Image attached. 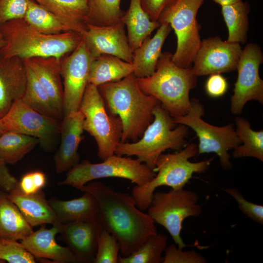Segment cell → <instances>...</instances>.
<instances>
[{"instance_id":"60d3db41","label":"cell","mask_w":263,"mask_h":263,"mask_svg":"<svg viewBox=\"0 0 263 263\" xmlns=\"http://www.w3.org/2000/svg\"><path fill=\"white\" fill-rule=\"evenodd\" d=\"M228 83L220 74L210 75L205 84V90L210 97L216 98L224 95L227 92Z\"/></svg>"},{"instance_id":"836d02e7","label":"cell","mask_w":263,"mask_h":263,"mask_svg":"<svg viewBox=\"0 0 263 263\" xmlns=\"http://www.w3.org/2000/svg\"><path fill=\"white\" fill-rule=\"evenodd\" d=\"M120 2L121 0H88L87 24L109 26L122 22L124 11Z\"/></svg>"},{"instance_id":"4fadbf2b","label":"cell","mask_w":263,"mask_h":263,"mask_svg":"<svg viewBox=\"0 0 263 263\" xmlns=\"http://www.w3.org/2000/svg\"><path fill=\"white\" fill-rule=\"evenodd\" d=\"M1 119L7 131L37 138L44 150L52 148L59 134L58 120L32 109L21 99L15 101Z\"/></svg>"},{"instance_id":"4dcf8cb0","label":"cell","mask_w":263,"mask_h":263,"mask_svg":"<svg viewBox=\"0 0 263 263\" xmlns=\"http://www.w3.org/2000/svg\"><path fill=\"white\" fill-rule=\"evenodd\" d=\"M235 132L241 144L234 149L232 156L235 158L252 157L263 161V131L253 130L245 118H235Z\"/></svg>"},{"instance_id":"b9f144b4","label":"cell","mask_w":263,"mask_h":263,"mask_svg":"<svg viewBox=\"0 0 263 263\" xmlns=\"http://www.w3.org/2000/svg\"><path fill=\"white\" fill-rule=\"evenodd\" d=\"M175 0H140L141 6L152 21H158L162 12Z\"/></svg>"},{"instance_id":"f35d334b","label":"cell","mask_w":263,"mask_h":263,"mask_svg":"<svg viewBox=\"0 0 263 263\" xmlns=\"http://www.w3.org/2000/svg\"><path fill=\"white\" fill-rule=\"evenodd\" d=\"M163 263H206V259L194 250H183L175 245L167 246Z\"/></svg>"},{"instance_id":"d4e9b609","label":"cell","mask_w":263,"mask_h":263,"mask_svg":"<svg viewBox=\"0 0 263 263\" xmlns=\"http://www.w3.org/2000/svg\"><path fill=\"white\" fill-rule=\"evenodd\" d=\"M122 21L127 27L128 42L132 52L160 25L158 21L150 19L142 8L140 0H130Z\"/></svg>"},{"instance_id":"9c48e42d","label":"cell","mask_w":263,"mask_h":263,"mask_svg":"<svg viewBox=\"0 0 263 263\" xmlns=\"http://www.w3.org/2000/svg\"><path fill=\"white\" fill-rule=\"evenodd\" d=\"M204 0H175L160 15L158 21L169 23L177 37V47L172 55L179 67L191 66L199 47L200 25L196 17Z\"/></svg>"},{"instance_id":"2e32d148","label":"cell","mask_w":263,"mask_h":263,"mask_svg":"<svg viewBox=\"0 0 263 263\" xmlns=\"http://www.w3.org/2000/svg\"><path fill=\"white\" fill-rule=\"evenodd\" d=\"M87 26L82 38L94 59L109 55L132 63V52L123 22L109 26L87 24Z\"/></svg>"},{"instance_id":"7bdbcfd3","label":"cell","mask_w":263,"mask_h":263,"mask_svg":"<svg viewBox=\"0 0 263 263\" xmlns=\"http://www.w3.org/2000/svg\"><path fill=\"white\" fill-rule=\"evenodd\" d=\"M18 181L9 172L6 164L0 160V190L10 192L17 187Z\"/></svg>"},{"instance_id":"e575fe53","label":"cell","mask_w":263,"mask_h":263,"mask_svg":"<svg viewBox=\"0 0 263 263\" xmlns=\"http://www.w3.org/2000/svg\"><path fill=\"white\" fill-rule=\"evenodd\" d=\"M167 237L157 233L149 237L132 254L126 257H119L120 263H160L163 258L162 254L167 247Z\"/></svg>"},{"instance_id":"44dd1931","label":"cell","mask_w":263,"mask_h":263,"mask_svg":"<svg viewBox=\"0 0 263 263\" xmlns=\"http://www.w3.org/2000/svg\"><path fill=\"white\" fill-rule=\"evenodd\" d=\"M62 59L63 58L49 56L35 57L23 60L36 75L55 108L63 116Z\"/></svg>"},{"instance_id":"8992f818","label":"cell","mask_w":263,"mask_h":263,"mask_svg":"<svg viewBox=\"0 0 263 263\" xmlns=\"http://www.w3.org/2000/svg\"><path fill=\"white\" fill-rule=\"evenodd\" d=\"M197 154V146L190 143L177 152L160 154L153 169L157 173L154 178L141 186L135 185L132 189V195L137 207L142 211L147 209L157 188L165 186L173 189L183 188L194 173L206 172L212 158L198 162L189 161Z\"/></svg>"},{"instance_id":"603a6c76","label":"cell","mask_w":263,"mask_h":263,"mask_svg":"<svg viewBox=\"0 0 263 263\" xmlns=\"http://www.w3.org/2000/svg\"><path fill=\"white\" fill-rule=\"evenodd\" d=\"M171 30L169 23H161L153 37L146 38L132 52L133 73L137 78L148 77L154 73L162 48Z\"/></svg>"},{"instance_id":"9a60e30c","label":"cell","mask_w":263,"mask_h":263,"mask_svg":"<svg viewBox=\"0 0 263 263\" xmlns=\"http://www.w3.org/2000/svg\"><path fill=\"white\" fill-rule=\"evenodd\" d=\"M242 49L241 44L223 40L219 37L201 40L192 68L197 76L236 70Z\"/></svg>"},{"instance_id":"7402d4cb","label":"cell","mask_w":263,"mask_h":263,"mask_svg":"<svg viewBox=\"0 0 263 263\" xmlns=\"http://www.w3.org/2000/svg\"><path fill=\"white\" fill-rule=\"evenodd\" d=\"M8 196L32 227L60 223L41 190L34 194H26L17 186L8 193Z\"/></svg>"},{"instance_id":"8d00e7d4","label":"cell","mask_w":263,"mask_h":263,"mask_svg":"<svg viewBox=\"0 0 263 263\" xmlns=\"http://www.w3.org/2000/svg\"><path fill=\"white\" fill-rule=\"evenodd\" d=\"M119 250L115 237L104 229L99 238L94 263H117Z\"/></svg>"},{"instance_id":"277c9868","label":"cell","mask_w":263,"mask_h":263,"mask_svg":"<svg viewBox=\"0 0 263 263\" xmlns=\"http://www.w3.org/2000/svg\"><path fill=\"white\" fill-rule=\"evenodd\" d=\"M173 54L162 53L156 70L151 75L137 78L142 91L155 97L171 117L186 114L191 106L190 91L197 85V76L192 66L182 68L172 60Z\"/></svg>"},{"instance_id":"52a82bcc","label":"cell","mask_w":263,"mask_h":263,"mask_svg":"<svg viewBox=\"0 0 263 263\" xmlns=\"http://www.w3.org/2000/svg\"><path fill=\"white\" fill-rule=\"evenodd\" d=\"M155 175V172L138 159L114 154L99 163L83 160L68 170L65 179L58 185H69L80 190L93 180L117 177L141 186L152 180Z\"/></svg>"},{"instance_id":"1f68e13d","label":"cell","mask_w":263,"mask_h":263,"mask_svg":"<svg viewBox=\"0 0 263 263\" xmlns=\"http://www.w3.org/2000/svg\"><path fill=\"white\" fill-rule=\"evenodd\" d=\"M38 144L39 140L36 137L6 131L0 135V160L15 164Z\"/></svg>"},{"instance_id":"7c38bea8","label":"cell","mask_w":263,"mask_h":263,"mask_svg":"<svg viewBox=\"0 0 263 263\" xmlns=\"http://www.w3.org/2000/svg\"><path fill=\"white\" fill-rule=\"evenodd\" d=\"M263 62L260 46L247 44L242 50L237 68L238 76L231 97L230 110L240 114L245 104L256 100L263 104V80L259 75V67Z\"/></svg>"},{"instance_id":"cb8c5ba5","label":"cell","mask_w":263,"mask_h":263,"mask_svg":"<svg viewBox=\"0 0 263 263\" xmlns=\"http://www.w3.org/2000/svg\"><path fill=\"white\" fill-rule=\"evenodd\" d=\"M77 198L63 201L51 198L48 202L59 222L90 221L97 219L98 206L94 197L84 191Z\"/></svg>"},{"instance_id":"74e56055","label":"cell","mask_w":263,"mask_h":263,"mask_svg":"<svg viewBox=\"0 0 263 263\" xmlns=\"http://www.w3.org/2000/svg\"><path fill=\"white\" fill-rule=\"evenodd\" d=\"M224 190L236 201L239 209L245 216L260 225L263 224L262 205L247 201L236 188H226Z\"/></svg>"},{"instance_id":"f6af8a7d","label":"cell","mask_w":263,"mask_h":263,"mask_svg":"<svg viewBox=\"0 0 263 263\" xmlns=\"http://www.w3.org/2000/svg\"><path fill=\"white\" fill-rule=\"evenodd\" d=\"M31 173L36 186L39 190H41L46 184L45 174L40 171H34Z\"/></svg>"},{"instance_id":"3957f363","label":"cell","mask_w":263,"mask_h":263,"mask_svg":"<svg viewBox=\"0 0 263 263\" xmlns=\"http://www.w3.org/2000/svg\"><path fill=\"white\" fill-rule=\"evenodd\" d=\"M5 40L0 57L18 56L23 59L35 57L63 58L72 53L82 39V34L67 31L58 34L42 33L23 19L11 20L0 25Z\"/></svg>"},{"instance_id":"f1b7e54d","label":"cell","mask_w":263,"mask_h":263,"mask_svg":"<svg viewBox=\"0 0 263 263\" xmlns=\"http://www.w3.org/2000/svg\"><path fill=\"white\" fill-rule=\"evenodd\" d=\"M25 64L27 82L21 100L27 106L38 112L58 121L61 120L63 116L55 108L33 71Z\"/></svg>"},{"instance_id":"d6986e66","label":"cell","mask_w":263,"mask_h":263,"mask_svg":"<svg viewBox=\"0 0 263 263\" xmlns=\"http://www.w3.org/2000/svg\"><path fill=\"white\" fill-rule=\"evenodd\" d=\"M63 224L53 225L47 228L45 225L21 240L24 247L35 258L50 259L56 263H78L76 258L67 247L56 241V236L61 231Z\"/></svg>"},{"instance_id":"bcb514c9","label":"cell","mask_w":263,"mask_h":263,"mask_svg":"<svg viewBox=\"0 0 263 263\" xmlns=\"http://www.w3.org/2000/svg\"><path fill=\"white\" fill-rule=\"evenodd\" d=\"M216 3L222 6L229 5L243 0H213Z\"/></svg>"},{"instance_id":"ba28073f","label":"cell","mask_w":263,"mask_h":263,"mask_svg":"<svg viewBox=\"0 0 263 263\" xmlns=\"http://www.w3.org/2000/svg\"><path fill=\"white\" fill-rule=\"evenodd\" d=\"M79 110L84 115V130L96 141L98 157L104 160L113 155L121 142L122 122L108 112L97 86L88 83Z\"/></svg>"},{"instance_id":"ab89813d","label":"cell","mask_w":263,"mask_h":263,"mask_svg":"<svg viewBox=\"0 0 263 263\" xmlns=\"http://www.w3.org/2000/svg\"><path fill=\"white\" fill-rule=\"evenodd\" d=\"M29 0H0V25L16 19L24 18Z\"/></svg>"},{"instance_id":"ffe728a7","label":"cell","mask_w":263,"mask_h":263,"mask_svg":"<svg viewBox=\"0 0 263 263\" xmlns=\"http://www.w3.org/2000/svg\"><path fill=\"white\" fill-rule=\"evenodd\" d=\"M26 82V66L23 59L0 57V118L15 101L22 98Z\"/></svg>"},{"instance_id":"5b68a950","label":"cell","mask_w":263,"mask_h":263,"mask_svg":"<svg viewBox=\"0 0 263 263\" xmlns=\"http://www.w3.org/2000/svg\"><path fill=\"white\" fill-rule=\"evenodd\" d=\"M153 120L142 136L134 142H120L114 154L135 156L153 170L160 154L168 149L180 150L186 145L188 127L177 124L161 107L157 105L152 111Z\"/></svg>"},{"instance_id":"5bb4252c","label":"cell","mask_w":263,"mask_h":263,"mask_svg":"<svg viewBox=\"0 0 263 263\" xmlns=\"http://www.w3.org/2000/svg\"><path fill=\"white\" fill-rule=\"evenodd\" d=\"M93 59L83 38L72 53L63 58V116L79 110Z\"/></svg>"},{"instance_id":"30bf717a","label":"cell","mask_w":263,"mask_h":263,"mask_svg":"<svg viewBox=\"0 0 263 263\" xmlns=\"http://www.w3.org/2000/svg\"><path fill=\"white\" fill-rule=\"evenodd\" d=\"M198 197L196 192L184 188L171 189L168 192H154L148 208V214L168 231L179 249L187 246L181 236L183 221L202 212L201 206L197 204Z\"/></svg>"},{"instance_id":"d590c367","label":"cell","mask_w":263,"mask_h":263,"mask_svg":"<svg viewBox=\"0 0 263 263\" xmlns=\"http://www.w3.org/2000/svg\"><path fill=\"white\" fill-rule=\"evenodd\" d=\"M35 257L17 240L0 238V262L35 263Z\"/></svg>"},{"instance_id":"484cf974","label":"cell","mask_w":263,"mask_h":263,"mask_svg":"<svg viewBox=\"0 0 263 263\" xmlns=\"http://www.w3.org/2000/svg\"><path fill=\"white\" fill-rule=\"evenodd\" d=\"M58 17L72 31L87 30L88 0H33Z\"/></svg>"},{"instance_id":"7dc6e473","label":"cell","mask_w":263,"mask_h":263,"mask_svg":"<svg viewBox=\"0 0 263 263\" xmlns=\"http://www.w3.org/2000/svg\"><path fill=\"white\" fill-rule=\"evenodd\" d=\"M6 131L7 130L1 119L0 118V135H1L2 133H3Z\"/></svg>"},{"instance_id":"6da1fadb","label":"cell","mask_w":263,"mask_h":263,"mask_svg":"<svg viewBox=\"0 0 263 263\" xmlns=\"http://www.w3.org/2000/svg\"><path fill=\"white\" fill-rule=\"evenodd\" d=\"M95 199L97 219L117 240L122 257L137 250L150 236L157 233L155 222L136 206L133 196L115 190L102 182H90L80 190Z\"/></svg>"},{"instance_id":"4316f807","label":"cell","mask_w":263,"mask_h":263,"mask_svg":"<svg viewBox=\"0 0 263 263\" xmlns=\"http://www.w3.org/2000/svg\"><path fill=\"white\" fill-rule=\"evenodd\" d=\"M33 232L8 193L0 190V238L21 241Z\"/></svg>"},{"instance_id":"ac0fdd59","label":"cell","mask_w":263,"mask_h":263,"mask_svg":"<svg viewBox=\"0 0 263 263\" xmlns=\"http://www.w3.org/2000/svg\"><path fill=\"white\" fill-rule=\"evenodd\" d=\"M83 121L79 110L63 116L60 124V144L54 156L57 173L68 171L79 163L78 149L84 131Z\"/></svg>"},{"instance_id":"e0dca14e","label":"cell","mask_w":263,"mask_h":263,"mask_svg":"<svg viewBox=\"0 0 263 263\" xmlns=\"http://www.w3.org/2000/svg\"><path fill=\"white\" fill-rule=\"evenodd\" d=\"M104 229L97 219L63 224L61 240L79 263H94L100 235Z\"/></svg>"},{"instance_id":"d6a6232c","label":"cell","mask_w":263,"mask_h":263,"mask_svg":"<svg viewBox=\"0 0 263 263\" xmlns=\"http://www.w3.org/2000/svg\"><path fill=\"white\" fill-rule=\"evenodd\" d=\"M23 19L33 27L44 34L55 35L71 31L58 17L33 0H29Z\"/></svg>"},{"instance_id":"c3c4849f","label":"cell","mask_w":263,"mask_h":263,"mask_svg":"<svg viewBox=\"0 0 263 263\" xmlns=\"http://www.w3.org/2000/svg\"><path fill=\"white\" fill-rule=\"evenodd\" d=\"M5 45V40L4 39V38L2 35V34L0 33V49L2 48Z\"/></svg>"},{"instance_id":"f546056e","label":"cell","mask_w":263,"mask_h":263,"mask_svg":"<svg viewBox=\"0 0 263 263\" xmlns=\"http://www.w3.org/2000/svg\"><path fill=\"white\" fill-rule=\"evenodd\" d=\"M250 6L247 1L222 6V14L228 31V42L244 44L247 41Z\"/></svg>"},{"instance_id":"7a4b0ae2","label":"cell","mask_w":263,"mask_h":263,"mask_svg":"<svg viewBox=\"0 0 263 263\" xmlns=\"http://www.w3.org/2000/svg\"><path fill=\"white\" fill-rule=\"evenodd\" d=\"M97 87L108 112L121 120V142L138 140L153 121L152 111L160 102L142 91L133 73Z\"/></svg>"},{"instance_id":"8fae6325","label":"cell","mask_w":263,"mask_h":263,"mask_svg":"<svg viewBox=\"0 0 263 263\" xmlns=\"http://www.w3.org/2000/svg\"><path fill=\"white\" fill-rule=\"evenodd\" d=\"M205 113L203 105L198 100H191L188 113L173 117L174 122L191 128L198 138V154L214 152L219 156L222 167L229 170L232 167L228 151L241 144L233 125L223 127L212 125L205 122L202 116Z\"/></svg>"},{"instance_id":"ee69618b","label":"cell","mask_w":263,"mask_h":263,"mask_svg":"<svg viewBox=\"0 0 263 263\" xmlns=\"http://www.w3.org/2000/svg\"><path fill=\"white\" fill-rule=\"evenodd\" d=\"M17 186L19 188L26 194H34L40 190L36 186L31 172H28L22 176L18 181Z\"/></svg>"},{"instance_id":"83f0119b","label":"cell","mask_w":263,"mask_h":263,"mask_svg":"<svg viewBox=\"0 0 263 263\" xmlns=\"http://www.w3.org/2000/svg\"><path fill=\"white\" fill-rule=\"evenodd\" d=\"M133 71L132 62L113 56L103 55L92 61L88 83L98 87L105 83L116 82L133 73Z\"/></svg>"}]
</instances>
